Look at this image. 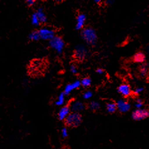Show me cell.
Returning a JSON list of instances; mask_svg holds the SVG:
<instances>
[{
    "label": "cell",
    "mask_w": 149,
    "mask_h": 149,
    "mask_svg": "<svg viewBox=\"0 0 149 149\" xmlns=\"http://www.w3.org/2000/svg\"><path fill=\"white\" fill-rule=\"evenodd\" d=\"M82 37L86 43L89 44L94 45L96 44L97 40V35L95 30L92 28H86L83 30L81 32Z\"/></svg>",
    "instance_id": "6da1fadb"
},
{
    "label": "cell",
    "mask_w": 149,
    "mask_h": 149,
    "mask_svg": "<svg viewBox=\"0 0 149 149\" xmlns=\"http://www.w3.org/2000/svg\"><path fill=\"white\" fill-rule=\"evenodd\" d=\"M65 123L69 127H76L81 124L82 121V117L79 113H71L66 118Z\"/></svg>",
    "instance_id": "7a4b0ae2"
},
{
    "label": "cell",
    "mask_w": 149,
    "mask_h": 149,
    "mask_svg": "<svg viewBox=\"0 0 149 149\" xmlns=\"http://www.w3.org/2000/svg\"><path fill=\"white\" fill-rule=\"evenodd\" d=\"M49 45L58 53H61L64 47V42L60 37H54L49 42Z\"/></svg>",
    "instance_id": "3957f363"
},
{
    "label": "cell",
    "mask_w": 149,
    "mask_h": 149,
    "mask_svg": "<svg viewBox=\"0 0 149 149\" xmlns=\"http://www.w3.org/2000/svg\"><path fill=\"white\" fill-rule=\"evenodd\" d=\"M149 116V110L147 109H136L132 113V118L135 121H141Z\"/></svg>",
    "instance_id": "277c9868"
},
{
    "label": "cell",
    "mask_w": 149,
    "mask_h": 149,
    "mask_svg": "<svg viewBox=\"0 0 149 149\" xmlns=\"http://www.w3.org/2000/svg\"><path fill=\"white\" fill-rule=\"evenodd\" d=\"M38 33L42 40H50L55 37L54 31L49 28H42L38 31Z\"/></svg>",
    "instance_id": "5b68a950"
},
{
    "label": "cell",
    "mask_w": 149,
    "mask_h": 149,
    "mask_svg": "<svg viewBox=\"0 0 149 149\" xmlns=\"http://www.w3.org/2000/svg\"><path fill=\"white\" fill-rule=\"evenodd\" d=\"M88 51L83 45H78L74 51V57L77 60L82 61L87 56Z\"/></svg>",
    "instance_id": "8992f818"
},
{
    "label": "cell",
    "mask_w": 149,
    "mask_h": 149,
    "mask_svg": "<svg viewBox=\"0 0 149 149\" xmlns=\"http://www.w3.org/2000/svg\"><path fill=\"white\" fill-rule=\"evenodd\" d=\"M116 104L117 109L119 110V111L121 113H127L131 108L130 104L124 100H119L118 101H117Z\"/></svg>",
    "instance_id": "52a82bcc"
},
{
    "label": "cell",
    "mask_w": 149,
    "mask_h": 149,
    "mask_svg": "<svg viewBox=\"0 0 149 149\" xmlns=\"http://www.w3.org/2000/svg\"><path fill=\"white\" fill-rule=\"evenodd\" d=\"M70 108L72 112L79 113L80 112L84 110L85 108V106L82 102L79 101H75L71 103Z\"/></svg>",
    "instance_id": "ba28073f"
},
{
    "label": "cell",
    "mask_w": 149,
    "mask_h": 149,
    "mask_svg": "<svg viewBox=\"0 0 149 149\" xmlns=\"http://www.w3.org/2000/svg\"><path fill=\"white\" fill-rule=\"evenodd\" d=\"M118 91L122 96L125 97L129 96L132 93V89L130 86L127 84H122L118 86Z\"/></svg>",
    "instance_id": "9c48e42d"
},
{
    "label": "cell",
    "mask_w": 149,
    "mask_h": 149,
    "mask_svg": "<svg viewBox=\"0 0 149 149\" xmlns=\"http://www.w3.org/2000/svg\"><path fill=\"white\" fill-rule=\"evenodd\" d=\"M70 108L68 106H64L61 109L58 113V117L60 120H64L70 114Z\"/></svg>",
    "instance_id": "30bf717a"
},
{
    "label": "cell",
    "mask_w": 149,
    "mask_h": 149,
    "mask_svg": "<svg viewBox=\"0 0 149 149\" xmlns=\"http://www.w3.org/2000/svg\"><path fill=\"white\" fill-rule=\"evenodd\" d=\"M81 85V81H76L72 83H70V84L66 85V86L65 87V89H64V93L66 95H69V94L70 93H71V91H72L74 89L79 88Z\"/></svg>",
    "instance_id": "8fae6325"
},
{
    "label": "cell",
    "mask_w": 149,
    "mask_h": 149,
    "mask_svg": "<svg viewBox=\"0 0 149 149\" xmlns=\"http://www.w3.org/2000/svg\"><path fill=\"white\" fill-rule=\"evenodd\" d=\"M146 56H145V54L143 52H139L136 53L134 56H133V61L136 63H139V64H143L146 61Z\"/></svg>",
    "instance_id": "7c38bea8"
},
{
    "label": "cell",
    "mask_w": 149,
    "mask_h": 149,
    "mask_svg": "<svg viewBox=\"0 0 149 149\" xmlns=\"http://www.w3.org/2000/svg\"><path fill=\"white\" fill-rule=\"evenodd\" d=\"M77 22L76 28L77 30H81L83 29L86 21V16L84 14H79L77 17Z\"/></svg>",
    "instance_id": "4fadbf2b"
},
{
    "label": "cell",
    "mask_w": 149,
    "mask_h": 149,
    "mask_svg": "<svg viewBox=\"0 0 149 149\" xmlns=\"http://www.w3.org/2000/svg\"><path fill=\"white\" fill-rule=\"evenodd\" d=\"M139 73L140 77L142 78H146L148 76V66L146 63H143L141 64L139 69Z\"/></svg>",
    "instance_id": "5bb4252c"
},
{
    "label": "cell",
    "mask_w": 149,
    "mask_h": 149,
    "mask_svg": "<svg viewBox=\"0 0 149 149\" xmlns=\"http://www.w3.org/2000/svg\"><path fill=\"white\" fill-rule=\"evenodd\" d=\"M106 108H107V111L109 113H115L117 109L116 104L113 102H109L106 105Z\"/></svg>",
    "instance_id": "9a60e30c"
},
{
    "label": "cell",
    "mask_w": 149,
    "mask_h": 149,
    "mask_svg": "<svg viewBox=\"0 0 149 149\" xmlns=\"http://www.w3.org/2000/svg\"><path fill=\"white\" fill-rule=\"evenodd\" d=\"M37 15L40 23H45L47 21V17L42 8H39L37 11Z\"/></svg>",
    "instance_id": "2e32d148"
},
{
    "label": "cell",
    "mask_w": 149,
    "mask_h": 149,
    "mask_svg": "<svg viewBox=\"0 0 149 149\" xmlns=\"http://www.w3.org/2000/svg\"><path fill=\"white\" fill-rule=\"evenodd\" d=\"M31 22H32V23L35 26H38L39 24H40V20H39L36 12L32 14V17H31Z\"/></svg>",
    "instance_id": "e0dca14e"
},
{
    "label": "cell",
    "mask_w": 149,
    "mask_h": 149,
    "mask_svg": "<svg viewBox=\"0 0 149 149\" xmlns=\"http://www.w3.org/2000/svg\"><path fill=\"white\" fill-rule=\"evenodd\" d=\"M65 95L64 93H61L58 96L57 100L56 101V104L57 106H61L64 104L65 101Z\"/></svg>",
    "instance_id": "ac0fdd59"
},
{
    "label": "cell",
    "mask_w": 149,
    "mask_h": 149,
    "mask_svg": "<svg viewBox=\"0 0 149 149\" xmlns=\"http://www.w3.org/2000/svg\"><path fill=\"white\" fill-rule=\"evenodd\" d=\"M89 107L90 109H91L92 111H96L97 109H99L100 108V104L97 101H92L90 103Z\"/></svg>",
    "instance_id": "d6986e66"
},
{
    "label": "cell",
    "mask_w": 149,
    "mask_h": 149,
    "mask_svg": "<svg viewBox=\"0 0 149 149\" xmlns=\"http://www.w3.org/2000/svg\"><path fill=\"white\" fill-rule=\"evenodd\" d=\"M29 38L31 40H38L40 39V35H39L38 31L37 32V31H34V32H32L29 35Z\"/></svg>",
    "instance_id": "ffe728a7"
},
{
    "label": "cell",
    "mask_w": 149,
    "mask_h": 149,
    "mask_svg": "<svg viewBox=\"0 0 149 149\" xmlns=\"http://www.w3.org/2000/svg\"><path fill=\"white\" fill-rule=\"evenodd\" d=\"M81 84L84 88L89 87L91 84V80L89 77H85L82 79V81H81Z\"/></svg>",
    "instance_id": "44dd1931"
},
{
    "label": "cell",
    "mask_w": 149,
    "mask_h": 149,
    "mask_svg": "<svg viewBox=\"0 0 149 149\" xmlns=\"http://www.w3.org/2000/svg\"><path fill=\"white\" fill-rule=\"evenodd\" d=\"M135 107L136 109H141L143 107V101L140 99H137L135 101Z\"/></svg>",
    "instance_id": "7402d4cb"
},
{
    "label": "cell",
    "mask_w": 149,
    "mask_h": 149,
    "mask_svg": "<svg viewBox=\"0 0 149 149\" xmlns=\"http://www.w3.org/2000/svg\"><path fill=\"white\" fill-rule=\"evenodd\" d=\"M93 96V93L91 91H86L83 94V97L86 100L91 98Z\"/></svg>",
    "instance_id": "603a6c76"
},
{
    "label": "cell",
    "mask_w": 149,
    "mask_h": 149,
    "mask_svg": "<svg viewBox=\"0 0 149 149\" xmlns=\"http://www.w3.org/2000/svg\"><path fill=\"white\" fill-rule=\"evenodd\" d=\"M61 135H62V137H64V138H65V137L68 136V129H67L65 127L62 128V130H61Z\"/></svg>",
    "instance_id": "cb8c5ba5"
},
{
    "label": "cell",
    "mask_w": 149,
    "mask_h": 149,
    "mask_svg": "<svg viewBox=\"0 0 149 149\" xmlns=\"http://www.w3.org/2000/svg\"><path fill=\"white\" fill-rule=\"evenodd\" d=\"M144 88L143 87H137L134 90V93L135 95H139L141 93H142L143 91Z\"/></svg>",
    "instance_id": "d4e9b609"
},
{
    "label": "cell",
    "mask_w": 149,
    "mask_h": 149,
    "mask_svg": "<svg viewBox=\"0 0 149 149\" xmlns=\"http://www.w3.org/2000/svg\"><path fill=\"white\" fill-rule=\"evenodd\" d=\"M70 72L73 74H76L77 72V69L76 68V67L74 65H70Z\"/></svg>",
    "instance_id": "484cf974"
},
{
    "label": "cell",
    "mask_w": 149,
    "mask_h": 149,
    "mask_svg": "<svg viewBox=\"0 0 149 149\" xmlns=\"http://www.w3.org/2000/svg\"><path fill=\"white\" fill-rule=\"evenodd\" d=\"M25 1H26V3L30 6H32V5H34V3L35 2V0H25Z\"/></svg>",
    "instance_id": "4316f807"
},
{
    "label": "cell",
    "mask_w": 149,
    "mask_h": 149,
    "mask_svg": "<svg viewBox=\"0 0 149 149\" xmlns=\"http://www.w3.org/2000/svg\"><path fill=\"white\" fill-rule=\"evenodd\" d=\"M96 72L98 74H100V75H101V74H103V72H104V70L101 69V68H98L97 70H96Z\"/></svg>",
    "instance_id": "83f0119b"
},
{
    "label": "cell",
    "mask_w": 149,
    "mask_h": 149,
    "mask_svg": "<svg viewBox=\"0 0 149 149\" xmlns=\"http://www.w3.org/2000/svg\"><path fill=\"white\" fill-rule=\"evenodd\" d=\"M113 0H108L107 1V4H108V5H111V4H113Z\"/></svg>",
    "instance_id": "f1b7e54d"
},
{
    "label": "cell",
    "mask_w": 149,
    "mask_h": 149,
    "mask_svg": "<svg viewBox=\"0 0 149 149\" xmlns=\"http://www.w3.org/2000/svg\"><path fill=\"white\" fill-rule=\"evenodd\" d=\"M94 1H95V2L96 3H100L102 0H94Z\"/></svg>",
    "instance_id": "f546056e"
},
{
    "label": "cell",
    "mask_w": 149,
    "mask_h": 149,
    "mask_svg": "<svg viewBox=\"0 0 149 149\" xmlns=\"http://www.w3.org/2000/svg\"><path fill=\"white\" fill-rule=\"evenodd\" d=\"M146 52L148 54H149V45L147 46V47L146 48Z\"/></svg>",
    "instance_id": "4dcf8cb0"
},
{
    "label": "cell",
    "mask_w": 149,
    "mask_h": 149,
    "mask_svg": "<svg viewBox=\"0 0 149 149\" xmlns=\"http://www.w3.org/2000/svg\"><path fill=\"white\" fill-rule=\"evenodd\" d=\"M57 1H64V0H56Z\"/></svg>",
    "instance_id": "1f68e13d"
}]
</instances>
